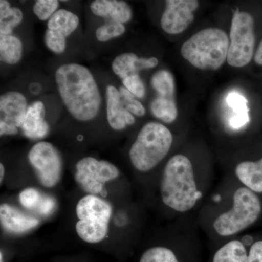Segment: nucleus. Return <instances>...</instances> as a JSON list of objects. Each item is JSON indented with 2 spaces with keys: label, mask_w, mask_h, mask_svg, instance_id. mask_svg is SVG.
<instances>
[{
  "label": "nucleus",
  "mask_w": 262,
  "mask_h": 262,
  "mask_svg": "<svg viewBox=\"0 0 262 262\" xmlns=\"http://www.w3.org/2000/svg\"><path fill=\"white\" fill-rule=\"evenodd\" d=\"M45 43L50 51L60 54L67 47V37L61 33L47 29L44 36Z\"/></svg>",
  "instance_id": "29"
},
{
  "label": "nucleus",
  "mask_w": 262,
  "mask_h": 262,
  "mask_svg": "<svg viewBox=\"0 0 262 262\" xmlns=\"http://www.w3.org/2000/svg\"><path fill=\"white\" fill-rule=\"evenodd\" d=\"M79 23L80 20L75 13L67 10L60 9L48 20V29L61 33L67 37L75 32Z\"/></svg>",
  "instance_id": "20"
},
{
  "label": "nucleus",
  "mask_w": 262,
  "mask_h": 262,
  "mask_svg": "<svg viewBox=\"0 0 262 262\" xmlns=\"http://www.w3.org/2000/svg\"><path fill=\"white\" fill-rule=\"evenodd\" d=\"M44 196L42 193L35 188H26L19 194V202L26 209L38 211L42 204Z\"/></svg>",
  "instance_id": "26"
},
{
  "label": "nucleus",
  "mask_w": 262,
  "mask_h": 262,
  "mask_svg": "<svg viewBox=\"0 0 262 262\" xmlns=\"http://www.w3.org/2000/svg\"><path fill=\"white\" fill-rule=\"evenodd\" d=\"M0 222L5 231L12 234L26 233L39 224L36 217L27 214L8 203L0 206Z\"/></svg>",
  "instance_id": "14"
},
{
  "label": "nucleus",
  "mask_w": 262,
  "mask_h": 262,
  "mask_svg": "<svg viewBox=\"0 0 262 262\" xmlns=\"http://www.w3.org/2000/svg\"><path fill=\"white\" fill-rule=\"evenodd\" d=\"M159 64L156 57L140 58L133 53L118 55L112 63L114 73L123 80L128 76L138 75L141 70L154 69Z\"/></svg>",
  "instance_id": "16"
},
{
  "label": "nucleus",
  "mask_w": 262,
  "mask_h": 262,
  "mask_svg": "<svg viewBox=\"0 0 262 262\" xmlns=\"http://www.w3.org/2000/svg\"><path fill=\"white\" fill-rule=\"evenodd\" d=\"M3 252L1 251V253H0V262H3Z\"/></svg>",
  "instance_id": "36"
},
{
  "label": "nucleus",
  "mask_w": 262,
  "mask_h": 262,
  "mask_svg": "<svg viewBox=\"0 0 262 262\" xmlns=\"http://www.w3.org/2000/svg\"><path fill=\"white\" fill-rule=\"evenodd\" d=\"M23 44L19 38L13 34L0 35V58L9 65H15L21 60Z\"/></svg>",
  "instance_id": "22"
},
{
  "label": "nucleus",
  "mask_w": 262,
  "mask_h": 262,
  "mask_svg": "<svg viewBox=\"0 0 262 262\" xmlns=\"http://www.w3.org/2000/svg\"><path fill=\"white\" fill-rule=\"evenodd\" d=\"M253 59H254L255 63L256 64L262 66V40L259 46H258L257 50L255 52Z\"/></svg>",
  "instance_id": "34"
},
{
  "label": "nucleus",
  "mask_w": 262,
  "mask_h": 262,
  "mask_svg": "<svg viewBox=\"0 0 262 262\" xmlns=\"http://www.w3.org/2000/svg\"><path fill=\"white\" fill-rule=\"evenodd\" d=\"M151 83L158 96L175 98V80L168 71L163 70L156 72L151 77Z\"/></svg>",
  "instance_id": "24"
},
{
  "label": "nucleus",
  "mask_w": 262,
  "mask_h": 262,
  "mask_svg": "<svg viewBox=\"0 0 262 262\" xmlns=\"http://www.w3.org/2000/svg\"><path fill=\"white\" fill-rule=\"evenodd\" d=\"M153 116L165 124H171L177 120L179 110L175 98L157 96L151 103Z\"/></svg>",
  "instance_id": "21"
},
{
  "label": "nucleus",
  "mask_w": 262,
  "mask_h": 262,
  "mask_svg": "<svg viewBox=\"0 0 262 262\" xmlns=\"http://www.w3.org/2000/svg\"><path fill=\"white\" fill-rule=\"evenodd\" d=\"M254 18L248 12L236 10L229 32L227 63L234 68L247 66L254 57L256 36Z\"/></svg>",
  "instance_id": "8"
},
{
  "label": "nucleus",
  "mask_w": 262,
  "mask_h": 262,
  "mask_svg": "<svg viewBox=\"0 0 262 262\" xmlns=\"http://www.w3.org/2000/svg\"><path fill=\"white\" fill-rule=\"evenodd\" d=\"M171 130L159 122L145 124L129 149V160L133 168L141 173H148L163 163L173 146Z\"/></svg>",
  "instance_id": "4"
},
{
  "label": "nucleus",
  "mask_w": 262,
  "mask_h": 262,
  "mask_svg": "<svg viewBox=\"0 0 262 262\" xmlns=\"http://www.w3.org/2000/svg\"><path fill=\"white\" fill-rule=\"evenodd\" d=\"M229 37L223 29L207 27L183 43L181 55L192 67L203 71H216L227 62Z\"/></svg>",
  "instance_id": "5"
},
{
  "label": "nucleus",
  "mask_w": 262,
  "mask_h": 262,
  "mask_svg": "<svg viewBox=\"0 0 262 262\" xmlns=\"http://www.w3.org/2000/svg\"><path fill=\"white\" fill-rule=\"evenodd\" d=\"M124 87L130 91L136 98H144L146 94L145 85L139 74L128 76L122 80Z\"/></svg>",
  "instance_id": "30"
},
{
  "label": "nucleus",
  "mask_w": 262,
  "mask_h": 262,
  "mask_svg": "<svg viewBox=\"0 0 262 262\" xmlns=\"http://www.w3.org/2000/svg\"><path fill=\"white\" fill-rule=\"evenodd\" d=\"M125 32V24L110 20L96 29V37L99 42H107L114 38L120 37Z\"/></svg>",
  "instance_id": "25"
},
{
  "label": "nucleus",
  "mask_w": 262,
  "mask_h": 262,
  "mask_svg": "<svg viewBox=\"0 0 262 262\" xmlns=\"http://www.w3.org/2000/svg\"><path fill=\"white\" fill-rule=\"evenodd\" d=\"M59 4L57 0H37L33 6V12L39 20L45 21L56 13Z\"/></svg>",
  "instance_id": "27"
},
{
  "label": "nucleus",
  "mask_w": 262,
  "mask_h": 262,
  "mask_svg": "<svg viewBox=\"0 0 262 262\" xmlns=\"http://www.w3.org/2000/svg\"><path fill=\"white\" fill-rule=\"evenodd\" d=\"M113 212L111 204L101 196L93 194L82 196L76 206L77 235L89 244L101 242L107 237Z\"/></svg>",
  "instance_id": "7"
},
{
  "label": "nucleus",
  "mask_w": 262,
  "mask_h": 262,
  "mask_svg": "<svg viewBox=\"0 0 262 262\" xmlns=\"http://www.w3.org/2000/svg\"><path fill=\"white\" fill-rule=\"evenodd\" d=\"M25 96L18 91H8L0 97V113L2 121L21 127L28 110Z\"/></svg>",
  "instance_id": "15"
},
{
  "label": "nucleus",
  "mask_w": 262,
  "mask_h": 262,
  "mask_svg": "<svg viewBox=\"0 0 262 262\" xmlns=\"http://www.w3.org/2000/svg\"><path fill=\"white\" fill-rule=\"evenodd\" d=\"M199 6L198 0H167L160 19L162 29L171 35L184 32L194 21Z\"/></svg>",
  "instance_id": "12"
},
{
  "label": "nucleus",
  "mask_w": 262,
  "mask_h": 262,
  "mask_svg": "<svg viewBox=\"0 0 262 262\" xmlns=\"http://www.w3.org/2000/svg\"><path fill=\"white\" fill-rule=\"evenodd\" d=\"M91 10L96 16L123 24L130 21L133 17L130 5L120 0H95L91 3Z\"/></svg>",
  "instance_id": "19"
},
{
  "label": "nucleus",
  "mask_w": 262,
  "mask_h": 262,
  "mask_svg": "<svg viewBox=\"0 0 262 262\" xmlns=\"http://www.w3.org/2000/svg\"><path fill=\"white\" fill-rule=\"evenodd\" d=\"M119 91L121 94L124 106L130 113L139 117L145 115L146 108L144 105L137 99V98L131 94L130 91H127L124 86H121Z\"/></svg>",
  "instance_id": "28"
},
{
  "label": "nucleus",
  "mask_w": 262,
  "mask_h": 262,
  "mask_svg": "<svg viewBox=\"0 0 262 262\" xmlns=\"http://www.w3.org/2000/svg\"><path fill=\"white\" fill-rule=\"evenodd\" d=\"M243 185L257 195L262 194V158L237 162L231 173Z\"/></svg>",
  "instance_id": "17"
},
{
  "label": "nucleus",
  "mask_w": 262,
  "mask_h": 262,
  "mask_svg": "<svg viewBox=\"0 0 262 262\" xmlns=\"http://www.w3.org/2000/svg\"><path fill=\"white\" fill-rule=\"evenodd\" d=\"M106 103L107 121L114 130H122L135 124V117L125 107L120 91L112 84L106 89Z\"/></svg>",
  "instance_id": "13"
},
{
  "label": "nucleus",
  "mask_w": 262,
  "mask_h": 262,
  "mask_svg": "<svg viewBox=\"0 0 262 262\" xmlns=\"http://www.w3.org/2000/svg\"><path fill=\"white\" fill-rule=\"evenodd\" d=\"M120 175L116 165L92 157L82 158L76 164V182L88 194L104 196L105 184L115 180Z\"/></svg>",
  "instance_id": "9"
},
{
  "label": "nucleus",
  "mask_w": 262,
  "mask_h": 262,
  "mask_svg": "<svg viewBox=\"0 0 262 262\" xmlns=\"http://www.w3.org/2000/svg\"><path fill=\"white\" fill-rule=\"evenodd\" d=\"M261 213L260 196L231 174L208 194L198 211V225L215 246L244 233Z\"/></svg>",
  "instance_id": "1"
},
{
  "label": "nucleus",
  "mask_w": 262,
  "mask_h": 262,
  "mask_svg": "<svg viewBox=\"0 0 262 262\" xmlns=\"http://www.w3.org/2000/svg\"><path fill=\"white\" fill-rule=\"evenodd\" d=\"M28 160L43 187H56L61 180L63 167L61 155L53 144L47 141L34 144L29 151Z\"/></svg>",
  "instance_id": "10"
},
{
  "label": "nucleus",
  "mask_w": 262,
  "mask_h": 262,
  "mask_svg": "<svg viewBox=\"0 0 262 262\" xmlns=\"http://www.w3.org/2000/svg\"><path fill=\"white\" fill-rule=\"evenodd\" d=\"M18 127L11 124L7 123L4 121L0 120V135H15L18 133Z\"/></svg>",
  "instance_id": "33"
},
{
  "label": "nucleus",
  "mask_w": 262,
  "mask_h": 262,
  "mask_svg": "<svg viewBox=\"0 0 262 262\" xmlns=\"http://www.w3.org/2000/svg\"><path fill=\"white\" fill-rule=\"evenodd\" d=\"M46 108L42 101H37L29 106L21 129L24 135L31 139H41L49 133L50 127L45 120Z\"/></svg>",
  "instance_id": "18"
},
{
  "label": "nucleus",
  "mask_w": 262,
  "mask_h": 262,
  "mask_svg": "<svg viewBox=\"0 0 262 262\" xmlns=\"http://www.w3.org/2000/svg\"><path fill=\"white\" fill-rule=\"evenodd\" d=\"M55 208H56V201H55V200L51 198V196H45L42 204L39 207L38 211H39L40 214L48 215L54 211Z\"/></svg>",
  "instance_id": "32"
},
{
  "label": "nucleus",
  "mask_w": 262,
  "mask_h": 262,
  "mask_svg": "<svg viewBox=\"0 0 262 262\" xmlns=\"http://www.w3.org/2000/svg\"><path fill=\"white\" fill-rule=\"evenodd\" d=\"M211 262H262V239L241 234L215 245Z\"/></svg>",
  "instance_id": "11"
},
{
  "label": "nucleus",
  "mask_w": 262,
  "mask_h": 262,
  "mask_svg": "<svg viewBox=\"0 0 262 262\" xmlns=\"http://www.w3.org/2000/svg\"><path fill=\"white\" fill-rule=\"evenodd\" d=\"M188 218L179 219L168 242L148 248L139 262H199V239Z\"/></svg>",
  "instance_id": "6"
},
{
  "label": "nucleus",
  "mask_w": 262,
  "mask_h": 262,
  "mask_svg": "<svg viewBox=\"0 0 262 262\" xmlns=\"http://www.w3.org/2000/svg\"><path fill=\"white\" fill-rule=\"evenodd\" d=\"M58 94L71 116L77 121H92L99 113L101 96L91 71L78 63H66L55 73Z\"/></svg>",
  "instance_id": "3"
},
{
  "label": "nucleus",
  "mask_w": 262,
  "mask_h": 262,
  "mask_svg": "<svg viewBox=\"0 0 262 262\" xmlns=\"http://www.w3.org/2000/svg\"><path fill=\"white\" fill-rule=\"evenodd\" d=\"M227 103L235 113V115H247L248 114L247 100L239 93H229L227 97Z\"/></svg>",
  "instance_id": "31"
},
{
  "label": "nucleus",
  "mask_w": 262,
  "mask_h": 262,
  "mask_svg": "<svg viewBox=\"0 0 262 262\" xmlns=\"http://www.w3.org/2000/svg\"><path fill=\"white\" fill-rule=\"evenodd\" d=\"M213 181L209 164L188 153L174 154L165 162L158 181L160 203L173 216L187 218L201 209Z\"/></svg>",
  "instance_id": "2"
},
{
  "label": "nucleus",
  "mask_w": 262,
  "mask_h": 262,
  "mask_svg": "<svg viewBox=\"0 0 262 262\" xmlns=\"http://www.w3.org/2000/svg\"><path fill=\"white\" fill-rule=\"evenodd\" d=\"M5 174V166L3 163H1L0 164V175H1V177H0V182H1V184L3 183V179H4Z\"/></svg>",
  "instance_id": "35"
},
{
  "label": "nucleus",
  "mask_w": 262,
  "mask_h": 262,
  "mask_svg": "<svg viewBox=\"0 0 262 262\" xmlns=\"http://www.w3.org/2000/svg\"><path fill=\"white\" fill-rule=\"evenodd\" d=\"M24 13L18 8H13L7 0L0 1V35L13 34V29L21 23Z\"/></svg>",
  "instance_id": "23"
}]
</instances>
